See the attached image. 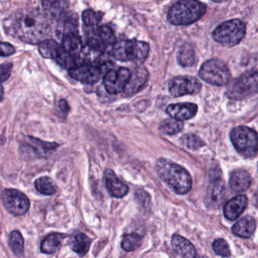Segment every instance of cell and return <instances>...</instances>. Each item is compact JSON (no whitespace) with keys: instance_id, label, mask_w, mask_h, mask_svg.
<instances>
[{"instance_id":"1","label":"cell","mask_w":258,"mask_h":258,"mask_svg":"<svg viewBox=\"0 0 258 258\" xmlns=\"http://www.w3.org/2000/svg\"><path fill=\"white\" fill-rule=\"evenodd\" d=\"M5 31L21 42L39 44L51 32L48 15L36 9H25L12 14L4 21Z\"/></svg>"},{"instance_id":"2","label":"cell","mask_w":258,"mask_h":258,"mask_svg":"<svg viewBox=\"0 0 258 258\" xmlns=\"http://www.w3.org/2000/svg\"><path fill=\"white\" fill-rule=\"evenodd\" d=\"M158 174L174 192L180 195L186 194L192 187V177L180 165L167 159H159L156 162Z\"/></svg>"},{"instance_id":"3","label":"cell","mask_w":258,"mask_h":258,"mask_svg":"<svg viewBox=\"0 0 258 258\" xmlns=\"http://www.w3.org/2000/svg\"><path fill=\"white\" fill-rule=\"evenodd\" d=\"M206 12V5L198 0H180L168 11V21L174 25H189L200 19Z\"/></svg>"},{"instance_id":"4","label":"cell","mask_w":258,"mask_h":258,"mask_svg":"<svg viewBox=\"0 0 258 258\" xmlns=\"http://www.w3.org/2000/svg\"><path fill=\"white\" fill-rule=\"evenodd\" d=\"M150 46L142 41L132 39L116 42L113 47V55L121 61L143 63L148 56Z\"/></svg>"},{"instance_id":"5","label":"cell","mask_w":258,"mask_h":258,"mask_svg":"<svg viewBox=\"0 0 258 258\" xmlns=\"http://www.w3.org/2000/svg\"><path fill=\"white\" fill-rule=\"evenodd\" d=\"M230 139L238 153L246 159L257 156L258 135L255 131L246 126H238L230 132Z\"/></svg>"},{"instance_id":"6","label":"cell","mask_w":258,"mask_h":258,"mask_svg":"<svg viewBox=\"0 0 258 258\" xmlns=\"http://www.w3.org/2000/svg\"><path fill=\"white\" fill-rule=\"evenodd\" d=\"M246 32L245 23L233 19L220 24L212 33V37L218 43L226 47H233L243 39Z\"/></svg>"},{"instance_id":"7","label":"cell","mask_w":258,"mask_h":258,"mask_svg":"<svg viewBox=\"0 0 258 258\" xmlns=\"http://www.w3.org/2000/svg\"><path fill=\"white\" fill-rule=\"evenodd\" d=\"M258 93V71H248L229 86L227 95L232 100H243Z\"/></svg>"},{"instance_id":"8","label":"cell","mask_w":258,"mask_h":258,"mask_svg":"<svg viewBox=\"0 0 258 258\" xmlns=\"http://www.w3.org/2000/svg\"><path fill=\"white\" fill-rule=\"evenodd\" d=\"M200 78L213 86H224L230 78L228 67L223 60L212 59L202 65L199 72Z\"/></svg>"},{"instance_id":"9","label":"cell","mask_w":258,"mask_h":258,"mask_svg":"<svg viewBox=\"0 0 258 258\" xmlns=\"http://www.w3.org/2000/svg\"><path fill=\"white\" fill-rule=\"evenodd\" d=\"M1 200L6 210L15 216L25 215L30 209V200L27 196L16 189H4Z\"/></svg>"},{"instance_id":"10","label":"cell","mask_w":258,"mask_h":258,"mask_svg":"<svg viewBox=\"0 0 258 258\" xmlns=\"http://www.w3.org/2000/svg\"><path fill=\"white\" fill-rule=\"evenodd\" d=\"M202 84L197 78L189 76H180L170 81L168 90L173 97L195 95L201 91Z\"/></svg>"},{"instance_id":"11","label":"cell","mask_w":258,"mask_h":258,"mask_svg":"<svg viewBox=\"0 0 258 258\" xmlns=\"http://www.w3.org/2000/svg\"><path fill=\"white\" fill-rule=\"evenodd\" d=\"M131 71L127 68L107 71L104 77V83L106 90L110 94L116 95L123 92L128 84Z\"/></svg>"},{"instance_id":"12","label":"cell","mask_w":258,"mask_h":258,"mask_svg":"<svg viewBox=\"0 0 258 258\" xmlns=\"http://www.w3.org/2000/svg\"><path fill=\"white\" fill-rule=\"evenodd\" d=\"M21 146L23 153H32L36 157L46 158L56 150L59 144L54 142H46L34 137L27 136V141Z\"/></svg>"},{"instance_id":"13","label":"cell","mask_w":258,"mask_h":258,"mask_svg":"<svg viewBox=\"0 0 258 258\" xmlns=\"http://www.w3.org/2000/svg\"><path fill=\"white\" fill-rule=\"evenodd\" d=\"M69 74L72 78L85 84H94L99 81L102 71L98 67L83 63L69 70Z\"/></svg>"},{"instance_id":"14","label":"cell","mask_w":258,"mask_h":258,"mask_svg":"<svg viewBox=\"0 0 258 258\" xmlns=\"http://www.w3.org/2000/svg\"><path fill=\"white\" fill-rule=\"evenodd\" d=\"M198 107L192 103H179L170 104L166 109L168 116L176 120L183 122L192 119L197 115Z\"/></svg>"},{"instance_id":"15","label":"cell","mask_w":258,"mask_h":258,"mask_svg":"<svg viewBox=\"0 0 258 258\" xmlns=\"http://www.w3.org/2000/svg\"><path fill=\"white\" fill-rule=\"evenodd\" d=\"M106 186L110 195L116 198H122L128 192V187L119 177L113 170L107 169L104 172Z\"/></svg>"},{"instance_id":"16","label":"cell","mask_w":258,"mask_h":258,"mask_svg":"<svg viewBox=\"0 0 258 258\" xmlns=\"http://www.w3.org/2000/svg\"><path fill=\"white\" fill-rule=\"evenodd\" d=\"M171 245L174 252L180 258H200L194 245L180 235L172 236Z\"/></svg>"},{"instance_id":"17","label":"cell","mask_w":258,"mask_h":258,"mask_svg":"<svg viewBox=\"0 0 258 258\" xmlns=\"http://www.w3.org/2000/svg\"><path fill=\"white\" fill-rule=\"evenodd\" d=\"M227 190L225 184L221 180H216L211 183L208 189L206 203L211 208H218L226 199Z\"/></svg>"},{"instance_id":"18","label":"cell","mask_w":258,"mask_h":258,"mask_svg":"<svg viewBox=\"0 0 258 258\" xmlns=\"http://www.w3.org/2000/svg\"><path fill=\"white\" fill-rule=\"evenodd\" d=\"M248 206V198L245 195L233 197L224 206V213L226 218L230 221L237 219Z\"/></svg>"},{"instance_id":"19","label":"cell","mask_w":258,"mask_h":258,"mask_svg":"<svg viewBox=\"0 0 258 258\" xmlns=\"http://www.w3.org/2000/svg\"><path fill=\"white\" fill-rule=\"evenodd\" d=\"M230 187L232 192L240 194L245 192L251 186V177L249 173L244 169H237L230 174Z\"/></svg>"},{"instance_id":"20","label":"cell","mask_w":258,"mask_h":258,"mask_svg":"<svg viewBox=\"0 0 258 258\" xmlns=\"http://www.w3.org/2000/svg\"><path fill=\"white\" fill-rule=\"evenodd\" d=\"M148 80V72L143 67H138L131 72L128 84L124 89V92L128 95L137 93L146 84Z\"/></svg>"},{"instance_id":"21","label":"cell","mask_w":258,"mask_h":258,"mask_svg":"<svg viewBox=\"0 0 258 258\" xmlns=\"http://www.w3.org/2000/svg\"><path fill=\"white\" fill-rule=\"evenodd\" d=\"M255 220L251 217L247 216L238 221L233 226L232 231L235 235L239 236V237L248 239V238L252 236L253 233L255 231Z\"/></svg>"},{"instance_id":"22","label":"cell","mask_w":258,"mask_h":258,"mask_svg":"<svg viewBox=\"0 0 258 258\" xmlns=\"http://www.w3.org/2000/svg\"><path fill=\"white\" fill-rule=\"evenodd\" d=\"M62 48L71 55L78 57L79 54L81 53L83 49L81 39L77 33L63 35Z\"/></svg>"},{"instance_id":"23","label":"cell","mask_w":258,"mask_h":258,"mask_svg":"<svg viewBox=\"0 0 258 258\" xmlns=\"http://www.w3.org/2000/svg\"><path fill=\"white\" fill-rule=\"evenodd\" d=\"M39 53L44 58L54 59L63 51V48L53 39H45L39 44Z\"/></svg>"},{"instance_id":"24","label":"cell","mask_w":258,"mask_h":258,"mask_svg":"<svg viewBox=\"0 0 258 258\" xmlns=\"http://www.w3.org/2000/svg\"><path fill=\"white\" fill-rule=\"evenodd\" d=\"M65 237L66 236L60 233L48 235L41 243V251L44 254H54L59 249Z\"/></svg>"},{"instance_id":"25","label":"cell","mask_w":258,"mask_h":258,"mask_svg":"<svg viewBox=\"0 0 258 258\" xmlns=\"http://www.w3.org/2000/svg\"><path fill=\"white\" fill-rule=\"evenodd\" d=\"M34 186L38 192L42 195H54L57 190L55 181L48 176L39 177L34 182Z\"/></svg>"},{"instance_id":"26","label":"cell","mask_w":258,"mask_h":258,"mask_svg":"<svg viewBox=\"0 0 258 258\" xmlns=\"http://www.w3.org/2000/svg\"><path fill=\"white\" fill-rule=\"evenodd\" d=\"M91 244H92V240L90 238L88 237L83 233H80L73 237L72 241H71V248H72L73 251L83 257L87 254L89 248H90Z\"/></svg>"},{"instance_id":"27","label":"cell","mask_w":258,"mask_h":258,"mask_svg":"<svg viewBox=\"0 0 258 258\" xmlns=\"http://www.w3.org/2000/svg\"><path fill=\"white\" fill-rule=\"evenodd\" d=\"M196 54L194 48L189 44H184L177 53V61L182 67H190L195 63Z\"/></svg>"},{"instance_id":"28","label":"cell","mask_w":258,"mask_h":258,"mask_svg":"<svg viewBox=\"0 0 258 258\" xmlns=\"http://www.w3.org/2000/svg\"><path fill=\"white\" fill-rule=\"evenodd\" d=\"M9 245L12 252L18 257L24 254V239L22 235L18 230H14L11 233L9 239Z\"/></svg>"},{"instance_id":"29","label":"cell","mask_w":258,"mask_h":258,"mask_svg":"<svg viewBox=\"0 0 258 258\" xmlns=\"http://www.w3.org/2000/svg\"><path fill=\"white\" fill-rule=\"evenodd\" d=\"M183 128V123L176 119H168L162 121L159 125V129L165 135H174L181 132Z\"/></svg>"},{"instance_id":"30","label":"cell","mask_w":258,"mask_h":258,"mask_svg":"<svg viewBox=\"0 0 258 258\" xmlns=\"http://www.w3.org/2000/svg\"><path fill=\"white\" fill-rule=\"evenodd\" d=\"M95 33L100 41L105 45L106 48L116 43L114 33L113 30L107 26H101Z\"/></svg>"},{"instance_id":"31","label":"cell","mask_w":258,"mask_h":258,"mask_svg":"<svg viewBox=\"0 0 258 258\" xmlns=\"http://www.w3.org/2000/svg\"><path fill=\"white\" fill-rule=\"evenodd\" d=\"M142 238L137 233L124 235L121 246L125 251H133L141 246Z\"/></svg>"},{"instance_id":"32","label":"cell","mask_w":258,"mask_h":258,"mask_svg":"<svg viewBox=\"0 0 258 258\" xmlns=\"http://www.w3.org/2000/svg\"><path fill=\"white\" fill-rule=\"evenodd\" d=\"M212 246H213L214 251H215L218 255L224 257H228L231 255L228 243H227V241L224 240V239H217V240L214 242Z\"/></svg>"},{"instance_id":"33","label":"cell","mask_w":258,"mask_h":258,"mask_svg":"<svg viewBox=\"0 0 258 258\" xmlns=\"http://www.w3.org/2000/svg\"><path fill=\"white\" fill-rule=\"evenodd\" d=\"M82 19L86 25L89 26V27H93L101 21V15L98 12L88 9L83 12L82 15Z\"/></svg>"},{"instance_id":"34","label":"cell","mask_w":258,"mask_h":258,"mask_svg":"<svg viewBox=\"0 0 258 258\" xmlns=\"http://www.w3.org/2000/svg\"><path fill=\"white\" fill-rule=\"evenodd\" d=\"M182 140L183 144L190 150H197L203 145V141L195 135H186Z\"/></svg>"},{"instance_id":"35","label":"cell","mask_w":258,"mask_h":258,"mask_svg":"<svg viewBox=\"0 0 258 258\" xmlns=\"http://www.w3.org/2000/svg\"><path fill=\"white\" fill-rule=\"evenodd\" d=\"M13 63L12 62H6L0 65V83L7 81L12 74Z\"/></svg>"},{"instance_id":"36","label":"cell","mask_w":258,"mask_h":258,"mask_svg":"<svg viewBox=\"0 0 258 258\" xmlns=\"http://www.w3.org/2000/svg\"><path fill=\"white\" fill-rule=\"evenodd\" d=\"M15 48L13 45L8 42H0V56L8 57L15 54Z\"/></svg>"},{"instance_id":"37","label":"cell","mask_w":258,"mask_h":258,"mask_svg":"<svg viewBox=\"0 0 258 258\" xmlns=\"http://www.w3.org/2000/svg\"><path fill=\"white\" fill-rule=\"evenodd\" d=\"M136 196L140 203L144 205V206H147V205H148V203H150V197H149L148 194L144 192V191H138V192H137Z\"/></svg>"},{"instance_id":"38","label":"cell","mask_w":258,"mask_h":258,"mask_svg":"<svg viewBox=\"0 0 258 258\" xmlns=\"http://www.w3.org/2000/svg\"><path fill=\"white\" fill-rule=\"evenodd\" d=\"M57 0H42V7L45 10H49L54 7Z\"/></svg>"},{"instance_id":"39","label":"cell","mask_w":258,"mask_h":258,"mask_svg":"<svg viewBox=\"0 0 258 258\" xmlns=\"http://www.w3.org/2000/svg\"><path fill=\"white\" fill-rule=\"evenodd\" d=\"M59 108L63 113H68L70 110L69 104L65 99H61L59 101Z\"/></svg>"},{"instance_id":"40","label":"cell","mask_w":258,"mask_h":258,"mask_svg":"<svg viewBox=\"0 0 258 258\" xmlns=\"http://www.w3.org/2000/svg\"><path fill=\"white\" fill-rule=\"evenodd\" d=\"M4 98V89H3L2 83H0V102L3 101Z\"/></svg>"},{"instance_id":"41","label":"cell","mask_w":258,"mask_h":258,"mask_svg":"<svg viewBox=\"0 0 258 258\" xmlns=\"http://www.w3.org/2000/svg\"><path fill=\"white\" fill-rule=\"evenodd\" d=\"M212 1L215 2V3H224L227 0H212Z\"/></svg>"}]
</instances>
